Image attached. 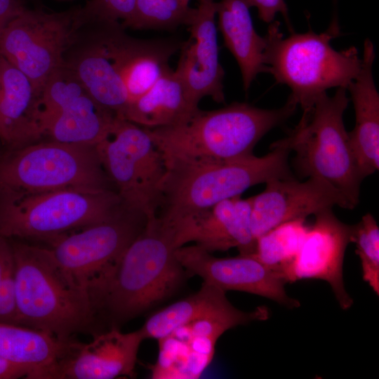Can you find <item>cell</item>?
Returning a JSON list of instances; mask_svg holds the SVG:
<instances>
[{"label":"cell","mask_w":379,"mask_h":379,"mask_svg":"<svg viewBox=\"0 0 379 379\" xmlns=\"http://www.w3.org/2000/svg\"><path fill=\"white\" fill-rule=\"evenodd\" d=\"M172 228L157 215L121 255L91 298L113 324L127 321L165 300L179 288L185 271L175 255Z\"/></svg>","instance_id":"cell-1"},{"label":"cell","mask_w":379,"mask_h":379,"mask_svg":"<svg viewBox=\"0 0 379 379\" xmlns=\"http://www.w3.org/2000/svg\"><path fill=\"white\" fill-rule=\"evenodd\" d=\"M291 151L276 143L266 155L233 160L164 159L157 216L166 224L209 208L241 194L255 185L294 178L288 164Z\"/></svg>","instance_id":"cell-2"},{"label":"cell","mask_w":379,"mask_h":379,"mask_svg":"<svg viewBox=\"0 0 379 379\" xmlns=\"http://www.w3.org/2000/svg\"><path fill=\"white\" fill-rule=\"evenodd\" d=\"M297 106L290 98L274 109L235 102L215 110L199 109L178 125L147 129L164 159H238L253 155L259 140Z\"/></svg>","instance_id":"cell-3"},{"label":"cell","mask_w":379,"mask_h":379,"mask_svg":"<svg viewBox=\"0 0 379 379\" xmlns=\"http://www.w3.org/2000/svg\"><path fill=\"white\" fill-rule=\"evenodd\" d=\"M11 246L19 324L62 340L88 331L98 314L91 298L50 248L21 243Z\"/></svg>","instance_id":"cell-4"},{"label":"cell","mask_w":379,"mask_h":379,"mask_svg":"<svg viewBox=\"0 0 379 379\" xmlns=\"http://www.w3.org/2000/svg\"><path fill=\"white\" fill-rule=\"evenodd\" d=\"M339 34L336 19L321 34L293 32L286 38L279 22L270 23L265 36L267 72L291 88L288 98L303 111L328 89L347 88L360 72L361 59L355 47L338 51L331 46V40Z\"/></svg>","instance_id":"cell-5"},{"label":"cell","mask_w":379,"mask_h":379,"mask_svg":"<svg viewBox=\"0 0 379 379\" xmlns=\"http://www.w3.org/2000/svg\"><path fill=\"white\" fill-rule=\"evenodd\" d=\"M345 87L338 88L333 96L320 95L303 111L297 126L276 142L295 153L294 164L302 177L322 179L338 192L352 209L359 201L363 180L359 173L343 122L350 99Z\"/></svg>","instance_id":"cell-6"},{"label":"cell","mask_w":379,"mask_h":379,"mask_svg":"<svg viewBox=\"0 0 379 379\" xmlns=\"http://www.w3.org/2000/svg\"><path fill=\"white\" fill-rule=\"evenodd\" d=\"M123 208L112 190L0 194V235L54 241L72 229L108 220Z\"/></svg>","instance_id":"cell-7"},{"label":"cell","mask_w":379,"mask_h":379,"mask_svg":"<svg viewBox=\"0 0 379 379\" xmlns=\"http://www.w3.org/2000/svg\"><path fill=\"white\" fill-rule=\"evenodd\" d=\"M94 147L51 140L19 147L0 162V194L110 190Z\"/></svg>","instance_id":"cell-8"},{"label":"cell","mask_w":379,"mask_h":379,"mask_svg":"<svg viewBox=\"0 0 379 379\" xmlns=\"http://www.w3.org/2000/svg\"><path fill=\"white\" fill-rule=\"evenodd\" d=\"M95 149L122 206L147 219L156 217L166 167L148 130L117 117L110 135Z\"/></svg>","instance_id":"cell-9"},{"label":"cell","mask_w":379,"mask_h":379,"mask_svg":"<svg viewBox=\"0 0 379 379\" xmlns=\"http://www.w3.org/2000/svg\"><path fill=\"white\" fill-rule=\"evenodd\" d=\"M147 221L124 208L114 216L55 239L50 250L60 266L90 295L106 279Z\"/></svg>","instance_id":"cell-10"},{"label":"cell","mask_w":379,"mask_h":379,"mask_svg":"<svg viewBox=\"0 0 379 379\" xmlns=\"http://www.w3.org/2000/svg\"><path fill=\"white\" fill-rule=\"evenodd\" d=\"M74 13L25 9L0 35V54L32 82L36 95L65 62L75 36Z\"/></svg>","instance_id":"cell-11"},{"label":"cell","mask_w":379,"mask_h":379,"mask_svg":"<svg viewBox=\"0 0 379 379\" xmlns=\"http://www.w3.org/2000/svg\"><path fill=\"white\" fill-rule=\"evenodd\" d=\"M175 255L185 273L197 275L204 282L225 292L232 290L260 295L290 309L300 306L298 300L286 293L287 281L282 272L253 253L217 258L195 244L177 248Z\"/></svg>","instance_id":"cell-12"},{"label":"cell","mask_w":379,"mask_h":379,"mask_svg":"<svg viewBox=\"0 0 379 379\" xmlns=\"http://www.w3.org/2000/svg\"><path fill=\"white\" fill-rule=\"evenodd\" d=\"M314 215L298 254L284 271V277L287 283L303 279L327 281L341 309L348 310L353 300L345 287L343 260L353 225L341 222L332 208Z\"/></svg>","instance_id":"cell-13"},{"label":"cell","mask_w":379,"mask_h":379,"mask_svg":"<svg viewBox=\"0 0 379 379\" xmlns=\"http://www.w3.org/2000/svg\"><path fill=\"white\" fill-rule=\"evenodd\" d=\"M265 184L264 191L251 197L255 240L281 224L305 219L334 206L352 209L340 192L318 178L309 177L303 182L295 178L274 179Z\"/></svg>","instance_id":"cell-14"},{"label":"cell","mask_w":379,"mask_h":379,"mask_svg":"<svg viewBox=\"0 0 379 379\" xmlns=\"http://www.w3.org/2000/svg\"><path fill=\"white\" fill-rule=\"evenodd\" d=\"M166 225L173 230L177 248L194 241L210 253L232 248H237L240 254H251L255 251L251 197L227 199Z\"/></svg>","instance_id":"cell-15"},{"label":"cell","mask_w":379,"mask_h":379,"mask_svg":"<svg viewBox=\"0 0 379 379\" xmlns=\"http://www.w3.org/2000/svg\"><path fill=\"white\" fill-rule=\"evenodd\" d=\"M199 6L182 42L175 71L180 75L190 102L198 107L206 96L218 103L225 102L224 69L219 61V48L215 17L216 2L199 0Z\"/></svg>","instance_id":"cell-16"},{"label":"cell","mask_w":379,"mask_h":379,"mask_svg":"<svg viewBox=\"0 0 379 379\" xmlns=\"http://www.w3.org/2000/svg\"><path fill=\"white\" fill-rule=\"evenodd\" d=\"M116 22H94L88 41L75 39L65 63L77 74L89 96L100 107L124 119L129 99L114 58L111 34Z\"/></svg>","instance_id":"cell-17"},{"label":"cell","mask_w":379,"mask_h":379,"mask_svg":"<svg viewBox=\"0 0 379 379\" xmlns=\"http://www.w3.org/2000/svg\"><path fill=\"white\" fill-rule=\"evenodd\" d=\"M143 340L140 328L122 333L113 326L88 343L77 342L54 368L49 379L134 378L137 354Z\"/></svg>","instance_id":"cell-18"},{"label":"cell","mask_w":379,"mask_h":379,"mask_svg":"<svg viewBox=\"0 0 379 379\" xmlns=\"http://www.w3.org/2000/svg\"><path fill=\"white\" fill-rule=\"evenodd\" d=\"M375 55L373 43L366 39L360 72L347 88L355 112L349 142L362 180L379 168V94L372 70Z\"/></svg>","instance_id":"cell-19"},{"label":"cell","mask_w":379,"mask_h":379,"mask_svg":"<svg viewBox=\"0 0 379 379\" xmlns=\"http://www.w3.org/2000/svg\"><path fill=\"white\" fill-rule=\"evenodd\" d=\"M124 29L121 25L114 28L111 44L115 63L131 102L171 69L169 59L180 49L182 42L135 39L126 35Z\"/></svg>","instance_id":"cell-20"},{"label":"cell","mask_w":379,"mask_h":379,"mask_svg":"<svg viewBox=\"0 0 379 379\" xmlns=\"http://www.w3.org/2000/svg\"><path fill=\"white\" fill-rule=\"evenodd\" d=\"M270 314V310L265 306H259L250 312L241 311L230 303L225 291L203 282L197 293L154 313L140 330L145 339L159 340L179 327L203 318H234L247 324L267 320Z\"/></svg>","instance_id":"cell-21"},{"label":"cell","mask_w":379,"mask_h":379,"mask_svg":"<svg viewBox=\"0 0 379 379\" xmlns=\"http://www.w3.org/2000/svg\"><path fill=\"white\" fill-rule=\"evenodd\" d=\"M37 102L30 80L0 54V138L19 148L40 138Z\"/></svg>","instance_id":"cell-22"},{"label":"cell","mask_w":379,"mask_h":379,"mask_svg":"<svg viewBox=\"0 0 379 379\" xmlns=\"http://www.w3.org/2000/svg\"><path fill=\"white\" fill-rule=\"evenodd\" d=\"M247 0L216 2L220 30L225 47L239 67L244 89L247 91L261 72H267L265 62V37L255 31Z\"/></svg>","instance_id":"cell-23"},{"label":"cell","mask_w":379,"mask_h":379,"mask_svg":"<svg viewBox=\"0 0 379 379\" xmlns=\"http://www.w3.org/2000/svg\"><path fill=\"white\" fill-rule=\"evenodd\" d=\"M117 117L88 93L54 112L37 115L41 135L60 142L95 147L111 133Z\"/></svg>","instance_id":"cell-24"},{"label":"cell","mask_w":379,"mask_h":379,"mask_svg":"<svg viewBox=\"0 0 379 379\" xmlns=\"http://www.w3.org/2000/svg\"><path fill=\"white\" fill-rule=\"evenodd\" d=\"M75 343L42 331L0 322V355L27 368L28 378L49 379L52 371Z\"/></svg>","instance_id":"cell-25"},{"label":"cell","mask_w":379,"mask_h":379,"mask_svg":"<svg viewBox=\"0 0 379 379\" xmlns=\"http://www.w3.org/2000/svg\"><path fill=\"white\" fill-rule=\"evenodd\" d=\"M199 109L190 102L178 73L171 69L129 103L124 119L152 129L180 124Z\"/></svg>","instance_id":"cell-26"},{"label":"cell","mask_w":379,"mask_h":379,"mask_svg":"<svg viewBox=\"0 0 379 379\" xmlns=\"http://www.w3.org/2000/svg\"><path fill=\"white\" fill-rule=\"evenodd\" d=\"M309 227L305 224V219L281 224L256 239L255 251L253 254L284 274L285 269L298 254Z\"/></svg>","instance_id":"cell-27"},{"label":"cell","mask_w":379,"mask_h":379,"mask_svg":"<svg viewBox=\"0 0 379 379\" xmlns=\"http://www.w3.org/2000/svg\"><path fill=\"white\" fill-rule=\"evenodd\" d=\"M190 0H135L133 15L126 27L136 29L172 30L189 26L196 8Z\"/></svg>","instance_id":"cell-28"},{"label":"cell","mask_w":379,"mask_h":379,"mask_svg":"<svg viewBox=\"0 0 379 379\" xmlns=\"http://www.w3.org/2000/svg\"><path fill=\"white\" fill-rule=\"evenodd\" d=\"M87 93L75 72L65 62L46 81L37 102V115L58 111Z\"/></svg>","instance_id":"cell-29"},{"label":"cell","mask_w":379,"mask_h":379,"mask_svg":"<svg viewBox=\"0 0 379 379\" xmlns=\"http://www.w3.org/2000/svg\"><path fill=\"white\" fill-rule=\"evenodd\" d=\"M352 242L361 264L362 276L375 293L379 295V227L371 213L353 225Z\"/></svg>","instance_id":"cell-30"},{"label":"cell","mask_w":379,"mask_h":379,"mask_svg":"<svg viewBox=\"0 0 379 379\" xmlns=\"http://www.w3.org/2000/svg\"><path fill=\"white\" fill-rule=\"evenodd\" d=\"M135 0H90L86 6L74 13L77 29L98 22H118L121 20L124 28L131 20Z\"/></svg>","instance_id":"cell-31"},{"label":"cell","mask_w":379,"mask_h":379,"mask_svg":"<svg viewBox=\"0 0 379 379\" xmlns=\"http://www.w3.org/2000/svg\"><path fill=\"white\" fill-rule=\"evenodd\" d=\"M0 322L20 325L15 289L14 267L13 270L0 281Z\"/></svg>","instance_id":"cell-32"},{"label":"cell","mask_w":379,"mask_h":379,"mask_svg":"<svg viewBox=\"0 0 379 379\" xmlns=\"http://www.w3.org/2000/svg\"><path fill=\"white\" fill-rule=\"evenodd\" d=\"M249 6L255 7L261 20L267 23L274 21L277 13H281L291 28L287 6L284 0H247Z\"/></svg>","instance_id":"cell-33"},{"label":"cell","mask_w":379,"mask_h":379,"mask_svg":"<svg viewBox=\"0 0 379 379\" xmlns=\"http://www.w3.org/2000/svg\"><path fill=\"white\" fill-rule=\"evenodd\" d=\"M25 9L20 0H0V35L6 25Z\"/></svg>","instance_id":"cell-34"},{"label":"cell","mask_w":379,"mask_h":379,"mask_svg":"<svg viewBox=\"0 0 379 379\" xmlns=\"http://www.w3.org/2000/svg\"><path fill=\"white\" fill-rule=\"evenodd\" d=\"M12 246L6 238L0 235V281L13 270Z\"/></svg>","instance_id":"cell-35"},{"label":"cell","mask_w":379,"mask_h":379,"mask_svg":"<svg viewBox=\"0 0 379 379\" xmlns=\"http://www.w3.org/2000/svg\"><path fill=\"white\" fill-rule=\"evenodd\" d=\"M29 375L27 368L12 363L0 355V379L28 378Z\"/></svg>","instance_id":"cell-36"},{"label":"cell","mask_w":379,"mask_h":379,"mask_svg":"<svg viewBox=\"0 0 379 379\" xmlns=\"http://www.w3.org/2000/svg\"><path fill=\"white\" fill-rule=\"evenodd\" d=\"M1 139V138H0Z\"/></svg>","instance_id":"cell-37"}]
</instances>
